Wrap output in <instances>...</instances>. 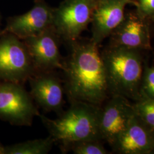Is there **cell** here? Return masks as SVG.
<instances>
[{"label": "cell", "instance_id": "obj_1", "mask_svg": "<svg viewBox=\"0 0 154 154\" xmlns=\"http://www.w3.org/2000/svg\"><path fill=\"white\" fill-rule=\"evenodd\" d=\"M68 45L70 52L62 69L67 99L102 106L110 95L99 45L80 38Z\"/></svg>", "mask_w": 154, "mask_h": 154}, {"label": "cell", "instance_id": "obj_2", "mask_svg": "<svg viewBox=\"0 0 154 154\" xmlns=\"http://www.w3.org/2000/svg\"><path fill=\"white\" fill-rule=\"evenodd\" d=\"M140 50L110 45L102 52L109 95L140 98L144 65Z\"/></svg>", "mask_w": 154, "mask_h": 154}, {"label": "cell", "instance_id": "obj_3", "mask_svg": "<svg viewBox=\"0 0 154 154\" xmlns=\"http://www.w3.org/2000/svg\"><path fill=\"white\" fill-rule=\"evenodd\" d=\"M69 108L55 119L39 115L41 121L62 149L66 151L72 143L88 140H102L99 130L100 106L86 102H70Z\"/></svg>", "mask_w": 154, "mask_h": 154}, {"label": "cell", "instance_id": "obj_4", "mask_svg": "<svg viewBox=\"0 0 154 154\" xmlns=\"http://www.w3.org/2000/svg\"><path fill=\"white\" fill-rule=\"evenodd\" d=\"M35 72L23 42L11 33L0 34V81L22 84Z\"/></svg>", "mask_w": 154, "mask_h": 154}, {"label": "cell", "instance_id": "obj_5", "mask_svg": "<svg viewBox=\"0 0 154 154\" xmlns=\"http://www.w3.org/2000/svg\"><path fill=\"white\" fill-rule=\"evenodd\" d=\"M40 115L30 93L21 83L0 81V119L12 125L30 126Z\"/></svg>", "mask_w": 154, "mask_h": 154}, {"label": "cell", "instance_id": "obj_6", "mask_svg": "<svg viewBox=\"0 0 154 154\" xmlns=\"http://www.w3.org/2000/svg\"><path fill=\"white\" fill-rule=\"evenodd\" d=\"M93 0H65L53 9V26L61 41L69 44L80 38L91 22Z\"/></svg>", "mask_w": 154, "mask_h": 154}, {"label": "cell", "instance_id": "obj_7", "mask_svg": "<svg viewBox=\"0 0 154 154\" xmlns=\"http://www.w3.org/2000/svg\"><path fill=\"white\" fill-rule=\"evenodd\" d=\"M134 114L130 100L118 95L109 96L100 106L99 130L102 140L106 141L112 148Z\"/></svg>", "mask_w": 154, "mask_h": 154}, {"label": "cell", "instance_id": "obj_8", "mask_svg": "<svg viewBox=\"0 0 154 154\" xmlns=\"http://www.w3.org/2000/svg\"><path fill=\"white\" fill-rule=\"evenodd\" d=\"M22 41L30 56L35 72L62 70L63 60L60 51L62 41L53 26Z\"/></svg>", "mask_w": 154, "mask_h": 154}, {"label": "cell", "instance_id": "obj_9", "mask_svg": "<svg viewBox=\"0 0 154 154\" xmlns=\"http://www.w3.org/2000/svg\"><path fill=\"white\" fill-rule=\"evenodd\" d=\"M53 9L45 0H35L33 8L28 12L9 18L0 34L11 33L23 40L53 26Z\"/></svg>", "mask_w": 154, "mask_h": 154}, {"label": "cell", "instance_id": "obj_10", "mask_svg": "<svg viewBox=\"0 0 154 154\" xmlns=\"http://www.w3.org/2000/svg\"><path fill=\"white\" fill-rule=\"evenodd\" d=\"M33 100L46 112L63 111L64 86L54 71L35 72L28 79Z\"/></svg>", "mask_w": 154, "mask_h": 154}, {"label": "cell", "instance_id": "obj_11", "mask_svg": "<svg viewBox=\"0 0 154 154\" xmlns=\"http://www.w3.org/2000/svg\"><path fill=\"white\" fill-rule=\"evenodd\" d=\"M128 4L137 6L135 0H98L95 2L91 18V40L99 45L110 37L123 20Z\"/></svg>", "mask_w": 154, "mask_h": 154}, {"label": "cell", "instance_id": "obj_12", "mask_svg": "<svg viewBox=\"0 0 154 154\" xmlns=\"http://www.w3.org/2000/svg\"><path fill=\"white\" fill-rule=\"evenodd\" d=\"M120 154H151L154 152V132L135 114L112 147Z\"/></svg>", "mask_w": 154, "mask_h": 154}, {"label": "cell", "instance_id": "obj_13", "mask_svg": "<svg viewBox=\"0 0 154 154\" xmlns=\"http://www.w3.org/2000/svg\"><path fill=\"white\" fill-rule=\"evenodd\" d=\"M111 44L142 50L151 49L149 25L139 14H130L110 35Z\"/></svg>", "mask_w": 154, "mask_h": 154}, {"label": "cell", "instance_id": "obj_14", "mask_svg": "<svg viewBox=\"0 0 154 154\" xmlns=\"http://www.w3.org/2000/svg\"><path fill=\"white\" fill-rule=\"evenodd\" d=\"M55 140L51 136L48 138L29 140L4 146V154H46L53 149Z\"/></svg>", "mask_w": 154, "mask_h": 154}, {"label": "cell", "instance_id": "obj_15", "mask_svg": "<svg viewBox=\"0 0 154 154\" xmlns=\"http://www.w3.org/2000/svg\"><path fill=\"white\" fill-rule=\"evenodd\" d=\"M133 106L135 114L154 132V99L142 97Z\"/></svg>", "mask_w": 154, "mask_h": 154}, {"label": "cell", "instance_id": "obj_16", "mask_svg": "<svg viewBox=\"0 0 154 154\" xmlns=\"http://www.w3.org/2000/svg\"><path fill=\"white\" fill-rule=\"evenodd\" d=\"M72 150L75 154H109L110 152L101 143L100 140H88L70 144L66 151Z\"/></svg>", "mask_w": 154, "mask_h": 154}, {"label": "cell", "instance_id": "obj_17", "mask_svg": "<svg viewBox=\"0 0 154 154\" xmlns=\"http://www.w3.org/2000/svg\"><path fill=\"white\" fill-rule=\"evenodd\" d=\"M154 99V67L144 65L140 86V98Z\"/></svg>", "mask_w": 154, "mask_h": 154}, {"label": "cell", "instance_id": "obj_18", "mask_svg": "<svg viewBox=\"0 0 154 154\" xmlns=\"http://www.w3.org/2000/svg\"><path fill=\"white\" fill-rule=\"evenodd\" d=\"M138 14L146 18L154 15V0H136Z\"/></svg>", "mask_w": 154, "mask_h": 154}, {"label": "cell", "instance_id": "obj_19", "mask_svg": "<svg viewBox=\"0 0 154 154\" xmlns=\"http://www.w3.org/2000/svg\"><path fill=\"white\" fill-rule=\"evenodd\" d=\"M4 146H3L0 143V154H4Z\"/></svg>", "mask_w": 154, "mask_h": 154}, {"label": "cell", "instance_id": "obj_20", "mask_svg": "<svg viewBox=\"0 0 154 154\" xmlns=\"http://www.w3.org/2000/svg\"><path fill=\"white\" fill-rule=\"evenodd\" d=\"M151 18H152V20H154V16H153L152 17H151Z\"/></svg>", "mask_w": 154, "mask_h": 154}, {"label": "cell", "instance_id": "obj_21", "mask_svg": "<svg viewBox=\"0 0 154 154\" xmlns=\"http://www.w3.org/2000/svg\"><path fill=\"white\" fill-rule=\"evenodd\" d=\"M93 1H94L95 2H97V1H98V0H93Z\"/></svg>", "mask_w": 154, "mask_h": 154}, {"label": "cell", "instance_id": "obj_22", "mask_svg": "<svg viewBox=\"0 0 154 154\" xmlns=\"http://www.w3.org/2000/svg\"><path fill=\"white\" fill-rule=\"evenodd\" d=\"M1 16H0V25H1Z\"/></svg>", "mask_w": 154, "mask_h": 154}]
</instances>
